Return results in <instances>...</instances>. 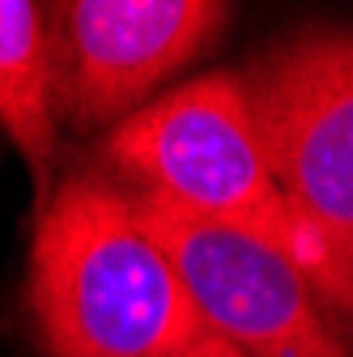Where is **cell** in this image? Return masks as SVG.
<instances>
[{
    "mask_svg": "<svg viewBox=\"0 0 353 357\" xmlns=\"http://www.w3.org/2000/svg\"><path fill=\"white\" fill-rule=\"evenodd\" d=\"M26 319L43 357H170L204 336L174 264L98 166L38 208Z\"/></svg>",
    "mask_w": 353,
    "mask_h": 357,
    "instance_id": "1",
    "label": "cell"
},
{
    "mask_svg": "<svg viewBox=\"0 0 353 357\" xmlns=\"http://www.w3.org/2000/svg\"><path fill=\"white\" fill-rule=\"evenodd\" d=\"M302 268L353 332V26L306 22L243 68Z\"/></svg>",
    "mask_w": 353,
    "mask_h": 357,
    "instance_id": "2",
    "label": "cell"
},
{
    "mask_svg": "<svg viewBox=\"0 0 353 357\" xmlns=\"http://www.w3.org/2000/svg\"><path fill=\"white\" fill-rule=\"evenodd\" d=\"M98 170L192 217L251 230L302 264L243 68L200 73L119 119L98 141Z\"/></svg>",
    "mask_w": 353,
    "mask_h": 357,
    "instance_id": "3",
    "label": "cell"
},
{
    "mask_svg": "<svg viewBox=\"0 0 353 357\" xmlns=\"http://www.w3.org/2000/svg\"><path fill=\"white\" fill-rule=\"evenodd\" d=\"M123 192L145 234L174 264L204 332L247 357H353V332L285 247Z\"/></svg>",
    "mask_w": 353,
    "mask_h": 357,
    "instance_id": "4",
    "label": "cell"
},
{
    "mask_svg": "<svg viewBox=\"0 0 353 357\" xmlns=\"http://www.w3.org/2000/svg\"><path fill=\"white\" fill-rule=\"evenodd\" d=\"M60 115L73 132L115 128L153 89L204 56L234 9L213 0H68L52 5Z\"/></svg>",
    "mask_w": 353,
    "mask_h": 357,
    "instance_id": "5",
    "label": "cell"
},
{
    "mask_svg": "<svg viewBox=\"0 0 353 357\" xmlns=\"http://www.w3.org/2000/svg\"><path fill=\"white\" fill-rule=\"evenodd\" d=\"M56 128H60V77L47 5L34 0H0V132L22 153L34 213L52 200L56 166Z\"/></svg>",
    "mask_w": 353,
    "mask_h": 357,
    "instance_id": "6",
    "label": "cell"
},
{
    "mask_svg": "<svg viewBox=\"0 0 353 357\" xmlns=\"http://www.w3.org/2000/svg\"><path fill=\"white\" fill-rule=\"evenodd\" d=\"M170 357H247V353H239V349H234V344H226L222 336L204 332L196 344H188V349H179V353H170Z\"/></svg>",
    "mask_w": 353,
    "mask_h": 357,
    "instance_id": "7",
    "label": "cell"
}]
</instances>
